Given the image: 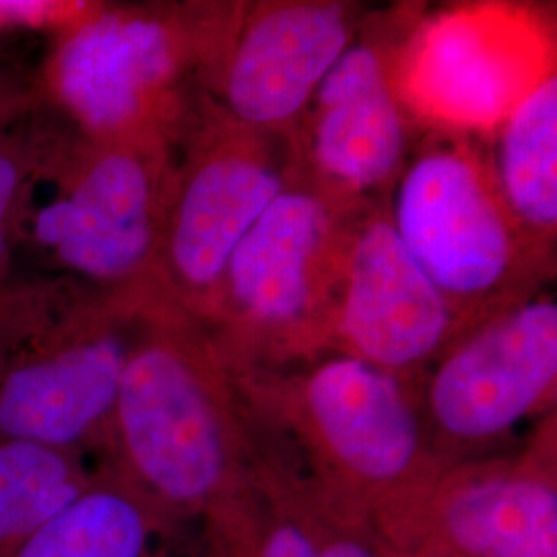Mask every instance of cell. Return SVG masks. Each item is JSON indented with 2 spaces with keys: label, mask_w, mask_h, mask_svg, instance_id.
I'll return each mask as SVG.
<instances>
[{
  "label": "cell",
  "mask_w": 557,
  "mask_h": 557,
  "mask_svg": "<svg viewBox=\"0 0 557 557\" xmlns=\"http://www.w3.org/2000/svg\"><path fill=\"white\" fill-rule=\"evenodd\" d=\"M232 374L278 462L312 496L368 520L384 541L450 467L428 436L421 380L345 354Z\"/></svg>",
  "instance_id": "obj_1"
},
{
  "label": "cell",
  "mask_w": 557,
  "mask_h": 557,
  "mask_svg": "<svg viewBox=\"0 0 557 557\" xmlns=\"http://www.w3.org/2000/svg\"><path fill=\"white\" fill-rule=\"evenodd\" d=\"M100 465L186 527L260 483L271 455L209 335L153 306L124 370Z\"/></svg>",
  "instance_id": "obj_2"
},
{
  "label": "cell",
  "mask_w": 557,
  "mask_h": 557,
  "mask_svg": "<svg viewBox=\"0 0 557 557\" xmlns=\"http://www.w3.org/2000/svg\"><path fill=\"white\" fill-rule=\"evenodd\" d=\"M366 205L324 190L298 165L239 239L200 326L232 372H277L333 354L345 262Z\"/></svg>",
  "instance_id": "obj_3"
},
{
  "label": "cell",
  "mask_w": 557,
  "mask_h": 557,
  "mask_svg": "<svg viewBox=\"0 0 557 557\" xmlns=\"http://www.w3.org/2000/svg\"><path fill=\"white\" fill-rule=\"evenodd\" d=\"M176 140L165 133L85 137L66 124L32 188L17 248L52 277L158 304L153 283Z\"/></svg>",
  "instance_id": "obj_4"
},
{
  "label": "cell",
  "mask_w": 557,
  "mask_h": 557,
  "mask_svg": "<svg viewBox=\"0 0 557 557\" xmlns=\"http://www.w3.org/2000/svg\"><path fill=\"white\" fill-rule=\"evenodd\" d=\"M386 209L405 250L465 331L537 296L556 273V257L508 213L487 153L471 135L419 137Z\"/></svg>",
  "instance_id": "obj_5"
},
{
  "label": "cell",
  "mask_w": 557,
  "mask_h": 557,
  "mask_svg": "<svg viewBox=\"0 0 557 557\" xmlns=\"http://www.w3.org/2000/svg\"><path fill=\"white\" fill-rule=\"evenodd\" d=\"M213 17L215 2L85 11L62 27L48 103L85 137L180 135Z\"/></svg>",
  "instance_id": "obj_6"
},
{
  "label": "cell",
  "mask_w": 557,
  "mask_h": 557,
  "mask_svg": "<svg viewBox=\"0 0 557 557\" xmlns=\"http://www.w3.org/2000/svg\"><path fill=\"white\" fill-rule=\"evenodd\" d=\"M294 140L227 116L202 91L176 140L156 301L202 326L239 239L298 174Z\"/></svg>",
  "instance_id": "obj_7"
},
{
  "label": "cell",
  "mask_w": 557,
  "mask_h": 557,
  "mask_svg": "<svg viewBox=\"0 0 557 557\" xmlns=\"http://www.w3.org/2000/svg\"><path fill=\"white\" fill-rule=\"evenodd\" d=\"M156 304L81 289L0 376V440L100 457L126 363Z\"/></svg>",
  "instance_id": "obj_8"
},
{
  "label": "cell",
  "mask_w": 557,
  "mask_h": 557,
  "mask_svg": "<svg viewBox=\"0 0 557 557\" xmlns=\"http://www.w3.org/2000/svg\"><path fill=\"white\" fill-rule=\"evenodd\" d=\"M554 59V25L533 7H448L409 21L398 48V94L430 131L490 135L556 73Z\"/></svg>",
  "instance_id": "obj_9"
},
{
  "label": "cell",
  "mask_w": 557,
  "mask_h": 557,
  "mask_svg": "<svg viewBox=\"0 0 557 557\" xmlns=\"http://www.w3.org/2000/svg\"><path fill=\"white\" fill-rule=\"evenodd\" d=\"M430 442L446 465L504 453L556 413L557 301L547 289L458 337L421 379Z\"/></svg>",
  "instance_id": "obj_10"
},
{
  "label": "cell",
  "mask_w": 557,
  "mask_h": 557,
  "mask_svg": "<svg viewBox=\"0 0 557 557\" xmlns=\"http://www.w3.org/2000/svg\"><path fill=\"white\" fill-rule=\"evenodd\" d=\"M363 21L358 4L338 0L223 2L200 91L239 124L294 140L320 83Z\"/></svg>",
  "instance_id": "obj_11"
},
{
  "label": "cell",
  "mask_w": 557,
  "mask_h": 557,
  "mask_svg": "<svg viewBox=\"0 0 557 557\" xmlns=\"http://www.w3.org/2000/svg\"><path fill=\"white\" fill-rule=\"evenodd\" d=\"M409 21L400 13L366 17L299 120L294 147L301 172L341 199L386 202L418 145L419 122L397 85Z\"/></svg>",
  "instance_id": "obj_12"
},
{
  "label": "cell",
  "mask_w": 557,
  "mask_h": 557,
  "mask_svg": "<svg viewBox=\"0 0 557 557\" xmlns=\"http://www.w3.org/2000/svg\"><path fill=\"white\" fill-rule=\"evenodd\" d=\"M386 543L453 557H557L556 413L515 450L446 467Z\"/></svg>",
  "instance_id": "obj_13"
},
{
  "label": "cell",
  "mask_w": 557,
  "mask_h": 557,
  "mask_svg": "<svg viewBox=\"0 0 557 557\" xmlns=\"http://www.w3.org/2000/svg\"><path fill=\"white\" fill-rule=\"evenodd\" d=\"M467 331L398 239L386 202L359 213L343 275L333 354L421 380Z\"/></svg>",
  "instance_id": "obj_14"
},
{
  "label": "cell",
  "mask_w": 557,
  "mask_h": 557,
  "mask_svg": "<svg viewBox=\"0 0 557 557\" xmlns=\"http://www.w3.org/2000/svg\"><path fill=\"white\" fill-rule=\"evenodd\" d=\"M182 529L98 465L89 485L15 557H188Z\"/></svg>",
  "instance_id": "obj_15"
},
{
  "label": "cell",
  "mask_w": 557,
  "mask_h": 557,
  "mask_svg": "<svg viewBox=\"0 0 557 557\" xmlns=\"http://www.w3.org/2000/svg\"><path fill=\"white\" fill-rule=\"evenodd\" d=\"M499 197L518 227L556 257L557 75H549L487 135Z\"/></svg>",
  "instance_id": "obj_16"
},
{
  "label": "cell",
  "mask_w": 557,
  "mask_h": 557,
  "mask_svg": "<svg viewBox=\"0 0 557 557\" xmlns=\"http://www.w3.org/2000/svg\"><path fill=\"white\" fill-rule=\"evenodd\" d=\"M221 504L199 522L188 557H314L317 533L306 492L285 467Z\"/></svg>",
  "instance_id": "obj_17"
},
{
  "label": "cell",
  "mask_w": 557,
  "mask_h": 557,
  "mask_svg": "<svg viewBox=\"0 0 557 557\" xmlns=\"http://www.w3.org/2000/svg\"><path fill=\"white\" fill-rule=\"evenodd\" d=\"M87 457L0 440V557H15L89 485Z\"/></svg>",
  "instance_id": "obj_18"
},
{
  "label": "cell",
  "mask_w": 557,
  "mask_h": 557,
  "mask_svg": "<svg viewBox=\"0 0 557 557\" xmlns=\"http://www.w3.org/2000/svg\"><path fill=\"white\" fill-rule=\"evenodd\" d=\"M64 126L66 120L50 114V108L46 106L0 139V283L15 277L13 260L20 250L21 218Z\"/></svg>",
  "instance_id": "obj_19"
},
{
  "label": "cell",
  "mask_w": 557,
  "mask_h": 557,
  "mask_svg": "<svg viewBox=\"0 0 557 557\" xmlns=\"http://www.w3.org/2000/svg\"><path fill=\"white\" fill-rule=\"evenodd\" d=\"M81 289L52 275L0 283V376L21 345L38 335Z\"/></svg>",
  "instance_id": "obj_20"
},
{
  "label": "cell",
  "mask_w": 557,
  "mask_h": 557,
  "mask_svg": "<svg viewBox=\"0 0 557 557\" xmlns=\"http://www.w3.org/2000/svg\"><path fill=\"white\" fill-rule=\"evenodd\" d=\"M304 492L314 520V557H395L393 547L368 520L312 496L306 487Z\"/></svg>",
  "instance_id": "obj_21"
},
{
  "label": "cell",
  "mask_w": 557,
  "mask_h": 557,
  "mask_svg": "<svg viewBox=\"0 0 557 557\" xmlns=\"http://www.w3.org/2000/svg\"><path fill=\"white\" fill-rule=\"evenodd\" d=\"M91 4L64 2H0V41L48 25H62L81 17Z\"/></svg>",
  "instance_id": "obj_22"
},
{
  "label": "cell",
  "mask_w": 557,
  "mask_h": 557,
  "mask_svg": "<svg viewBox=\"0 0 557 557\" xmlns=\"http://www.w3.org/2000/svg\"><path fill=\"white\" fill-rule=\"evenodd\" d=\"M48 106L44 85L0 69V139L20 122Z\"/></svg>",
  "instance_id": "obj_23"
},
{
  "label": "cell",
  "mask_w": 557,
  "mask_h": 557,
  "mask_svg": "<svg viewBox=\"0 0 557 557\" xmlns=\"http://www.w3.org/2000/svg\"><path fill=\"white\" fill-rule=\"evenodd\" d=\"M393 552H395V557H453L448 556V554L436 552V549H428V547H409V549L393 547Z\"/></svg>",
  "instance_id": "obj_24"
}]
</instances>
